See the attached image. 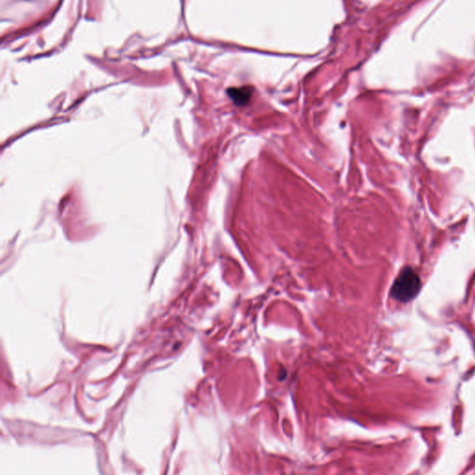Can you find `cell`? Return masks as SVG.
<instances>
[{
    "instance_id": "1",
    "label": "cell",
    "mask_w": 475,
    "mask_h": 475,
    "mask_svg": "<svg viewBox=\"0 0 475 475\" xmlns=\"http://www.w3.org/2000/svg\"><path fill=\"white\" fill-rule=\"evenodd\" d=\"M422 288L420 277L413 269L406 267L399 273L392 286L391 295L393 298L402 303H407L413 300Z\"/></svg>"
},
{
    "instance_id": "2",
    "label": "cell",
    "mask_w": 475,
    "mask_h": 475,
    "mask_svg": "<svg viewBox=\"0 0 475 475\" xmlns=\"http://www.w3.org/2000/svg\"><path fill=\"white\" fill-rule=\"evenodd\" d=\"M230 99L238 106H243L249 102L253 95V88L250 86L232 87L228 90Z\"/></svg>"
}]
</instances>
